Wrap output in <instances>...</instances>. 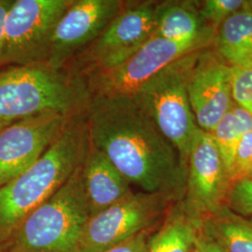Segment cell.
Listing matches in <instances>:
<instances>
[{
	"instance_id": "19",
	"label": "cell",
	"mask_w": 252,
	"mask_h": 252,
	"mask_svg": "<svg viewBox=\"0 0 252 252\" xmlns=\"http://www.w3.org/2000/svg\"><path fill=\"white\" fill-rule=\"evenodd\" d=\"M252 131V115L234 102L225 115L209 133L222 157L230 178L237 145L244 135Z\"/></svg>"
},
{
	"instance_id": "29",
	"label": "cell",
	"mask_w": 252,
	"mask_h": 252,
	"mask_svg": "<svg viewBox=\"0 0 252 252\" xmlns=\"http://www.w3.org/2000/svg\"><path fill=\"white\" fill-rule=\"evenodd\" d=\"M194 252H197V251H196V249H195V251H194Z\"/></svg>"
},
{
	"instance_id": "20",
	"label": "cell",
	"mask_w": 252,
	"mask_h": 252,
	"mask_svg": "<svg viewBox=\"0 0 252 252\" xmlns=\"http://www.w3.org/2000/svg\"><path fill=\"white\" fill-rule=\"evenodd\" d=\"M225 207L238 216L252 220V176L232 182L226 196Z\"/></svg>"
},
{
	"instance_id": "2",
	"label": "cell",
	"mask_w": 252,
	"mask_h": 252,
	"mask_svg": "<svg viewBox=\"0 0 252 252\" xmlns=\"http://www.w3.org/2000/svg\"><path fill=\"white\" fill-rule=\"evenodd\" d=\"M88 146L85 114L73 118L38 161L0 187V246L72 176Z\"/></svg>"
},
{
	"instance_id": "11",
	"label": "cell",
	"mask_w": 252,
	"mask_h": 252,
	"mask_svg": "<svg viewBox=\"0 0 252 252\" xmlns=\"http://www.w3.org/2000/svg\"><path fill=\"white\" fill-rule=\"evenodd\" d=\"M126 5L121 0H73L55 27L46 63L68 68Z\"/></svg>"
},
{
	"instance_id": "25",
	"label": "cell",
	"mask_w": 252,
	"mask_h": 252,
	"mask_svg": "<svg viewBox=\"0 0 252 252\" xmlns=\"http://www.w3.org/2000/svg\"><path fill=\"white\" fill-rule=\"evenodd\" d=\"M195 249L197 252H225L216 242L203 233L200 228Z\"/></svg>"
},
{
	"instance_id": "23",
	"label": "cell",
	"mask_w": 252,
	"mask_h": 252,
	"mask_svg": "<svg viewBox=\"0 0 252 252\" xmlns=\"http://www.w3.org/2000/svg\"><path fill=\"white\" fill-rule=\"evenodd\" d=\"M252 176V131L247 133L237 145L231 172V180Z\"/></svg>"
},
{
	"instance_id": "14",
	"label": "cell",
	"mask_w": 252,
	"mask_h": 252,
	"mask_svg": "<svg viewBox=\"0 0 252 252\" xmlns=\"http://www.w3.org/2000/svg\"><path fill=\"white\" fill-rule=\"evenodd\" d=\"M81 174L91 217L134 193L131 184L108 157L90 143L81 163Z\"/></svg>"
},
{
	"instance_id": "3",
	"label": "cell",
	"mask_w": 252,
	"mask_h": 252,
	"mask_svg": "<svg viewBox=\"0 0 252 252\" xmlns=\"http://www.w3.org/2000/svg\"><path fill=\"white\" fill-rule=\"evenodd\" d=\"M91 94L83 75L47 63L0 68V131L19 121L48 112L85 114Z\"/></svg>"
},
{
	"instance_id": "21",
	"label": "cell",
	"mask_w": 252,
	"mask_h": 252,
	"mask_svg": "<svg viewBox=\"0 0 252 252\" xmlns=\"http://www.w3.org/2000/svg\"><path fill=\"white\" fill-rule=\"evenodd\" d=\"M246 0H206L199 7V14L208 27L217 28L226 19L242 9Z\"/></svg>"
},
{
	"instance_id": "26",
	"label": "cell",
	"mask_w": 252,
	"mask_h": 252,
	"mask_svg": "<svg viewBox=\"0 0 252 252\" xmlns=\"http://www.w3.org/2000/svg\"><path fill=\"white\" fill-rule=\"evenodd\" d=\"M12 3H13V0H0V68L2 64V56H3L5 20Z\"/></svg>"
},
{
	"instance_id": "24",
	"label": "cell",
	"mask_w": 252,
	"mask_h": 252,
	"mask_svg": "<svg viewBox=\"0 0 252 252\" xmlns=\"http://www.w3.org/2000/svg\"><path fill=\"white\" fill-rule=\"evenodd\" d=\"M150 237L151 230H147L117 247L104 252H147Z\"/></svg>"
},
{
	"instance_id": "22",
	"label": "cell",
	"mask_w": 252,
	"mask_h": 252,
	"mask_svg": "<svg viewBox=\"0 0 252 252\" xmlns=\"http://www.w3.org/2000/svg\"><path fill=\"white\" fill-rule=\"evenodd\" d=\"M231 72L233 100L252 116V68L231 65Z\"/></svg>"
},
{
	"instance_id": "8",
	"label": "cell",
	"mask_w": 252,
	"mask_h": 252,
	"mask_svg": "<svg viewBox=\"0 0 252 252\" xmlns=\"http://www.w3.org/2000/svg\"><path fill=\"white\" fill-rule=\"evenodd\" d=\"M73 0H13L4 26L1 68L46 63L58 21Z\"/></svg>"
},
{
	"instance_id": "13",
	"label": "cell",
	"mask_w": 252,
	"mask_h": 252,
	"mask_svg": "<svg viewBox=\"0 0 252 252\" xmlns=\"http://www.w3.org/2000/svg\"><path fill=\"white\" fill-rule=\"evenodd\" d=\"M188 94L197 126L210 133L234 104L231 64L216 51L203 50L190 75Z\"/></svg>"
},
{
	"instance_id": "9",
	"label": "cell",
	"mask_w": 252,
	"mask_h": 252,
	"mask_svg": "<svg viewBox=\"0 0 252 252\" xmlns=\"http://www.w3.org/2000/svg\"><path fill=\"white\" fill-rule=\"evenodd\" d=\"M158 2H126V7L70 64L81 75L116 66L152 37Z\"/></svg>"
},
{
	"instance_id": "4",
	"label": "cell",
	"mask_w": 252,
	"mask_h": 252,
	"mask_svg": "<svg viewBox=\"0 0 252 252\" xmlns=\"http://www.w3.org/2000/svg\"><path fill=\"white\" fill-rule=\"evenodd\" d=\"M81 166L22 222L3 246L5 252H77L82 231L91 217Z\"/></svg>"
},
{
	"instance_id": "15",
	"label": "cell",
	"mask_w": 252,
	"mask_h": 252,
	"mask_svg": "<svg viewBox=\"0 0 252 252\" xmlns=\"http://www.w3.org/2000/svg\"><path fill=\"white\" fill-rule=\"evenodd\" d=\"M197 4L191 1L158 2L153 37L184 42L196 40L215 32L199 14Z\"/></svg>"
},
{
	"instance_id": "1",
	"label": "cell",
	"mask_w": 252,
	"mask_h": 252,
	"mask_svg": "<svg viewBox=\"0 0 252 252\" xmlns=\"http://www.w3.org/2000/svg\"><path fill=\"white\" fill-rule=\"evenodd\" d=\"M85 123L89 143L131 185L183 198L187 170L180 154L133 96L91 97Z\"/></svg>"
},
{
	"instance_id": "6",
	"label": "cell",
	"mask_w": 252,
	"mask_h": 252,
	"mask_svg": "<svg viewBox=\"0 0 252 252\" xmlns=\"http://www.w3.org/2000/svg\"><path fill=\"white\" fill-rule=\"evenodd\" d=\"M215 32L196 40L177 42L152 36L123 63L84 76L91 97L132 96L144 83L164 67L187 54L209 48Z\"/></svg>"
},
{
	"instance_id": "5",
	"label": "cell",
	"mask_w": 252,
	"mask_h": 252,
	"mask_svg": "<svg viewBox=\"0 0 252 252\" xmlns=\"http://www.w3.org/2000/svg\"><path fill=\"white\" fill-rule=\"evenodd\" d=\"M202 51L170 63L132 95L176 148L186 170L189 152L201 130L189 104L188 84Z\"/></svg>"
},
{
	"instance_id": "12",
	"label": "cell",
	"mask_w": 252,
	"mask_h": 252,
	"mask_svg": "<svg viewBox=\"0 0 252 252\" xmlns=\"http://www.w3.org/2000/svg\"><path fill=\"white\" fill-rule=\"evenodd\" d=\"M73 118L75 117L48 112L19 121L2 129L0 187L38 161L62 135Z\"/></svg>"
},
{
	"instance_id": "18",
	"label": "cell",
	"mask_w": 252,
	"mask_h": 252,
	"mask_svg": "<svg viewBox=\"0 0 252 252\" xmlns=\"http://www.w3.org/2000/svg\"><path fill=\"white\" fill-rule=\"evenodd\" d=\"M201 230L225 252H252V220L226 207L204 219Z\"/></svg>"
},
{
	"instance_id": "27",
	"label": "cell",
	"mask_w": 252,
	"mask_h": 252,
	"mask_svg": "<svg viewBox=\"0 0 252 252\" xmlns=\"http://www.w3.org/2000/svg\"><path fill=\"white\" fill-rule=\"evenodd\" d=\"M238 65H240V66H248V67H252V53L244 60L242 63L238 64Z\"/></svg>"
},
{
	"instance_id": "28",
	"label": "cell",
	"mask_w": 252,
	"mask_h": 252,
	"mask_svg": "<svg viewBox=\"0 0 252 252\" xmlns=\"http://www.w3.org/2000/svg\"><path fill=\"white\" fill-rule=\"evenodd\" d=\"M0 252H5V249L3 246H0Z\"/></svg>"
},
{
	"instance_id": "7",
	"label": "cell",
	"mask_w": 252,
	"mask_h": 252,
	"mask_svg": "<svg viewBox=\"0 0 252 252\" xmlns=\"http://www.w3.org/2000/svg\"><path fill=\"white\" fill-rule=\"evenodd\" d=\"M180 200L164 193L134 192L90 217L76 252H104L153 226L166 216Z\"/></svg>"
},
{
	"instance_id": "16",
	"label": "cell",
	"mask_w": 252,
	"mask_h": 252,
	"mask_svg": "<svg viewBox=\"0 0 252 252\" xmlns=\"http://www.w3.org/2000/svg\"><path fill=\"white\" fill-rule=\"evenodd\" d=\"M201 224L186 212L181 200L176 202L160 229L151 235L147 252H194Z\"/></svg>"
},
{
	"instance_id": "10",
	"label": "cell",
	"mask_w": 252,
	"mask_h": 252,
	"mask_svg": "<svg viewBox=\"0 0 252 252\" xmlns=\"http://www.w3.org/2000/svg\"><path fill=\"white\" fill-rule=\"evenodd\" d=\"M232 184L225 163L209 133L200 130L187 161L182 205L189 216L203 220L225 207Z\"/></svg>"
},
{
	"instance_id": "17",
	"label": "cell",
	"mask_w": 252,
	"mask_h": 252,
	"mask_svg": "<svg viewBox=\"0 0 252 252\" xmlns=\"http://www.w3.org/2000/svg\"><path fill=\"white\" fill-rule=\"evenodd\" d=\"M216 52L231 65H238L252 53V1L226 19L215 33Z\"/></svg>"
}]
</instances>
